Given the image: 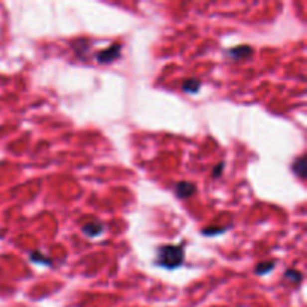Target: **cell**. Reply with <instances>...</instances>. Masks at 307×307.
<instances>
[{
	"mask_svg": "<svg viewBox=\"0 0 307 307\" xmlns=\"http://www.w3.org/2000/svg\"><path fill=\"white\" fill-rule=\"evenodd\" d=\"M184 261V252L180 246H174V244H168V246H162L157 250V258H156V264L168 268V270H174L177 267H180Z\"/></svg>",
	"mask_w": 307,
	"mask_h": 307,
	"instance_id": "6da1fadb",
	"label": "cell"
},
{
	"mask_svg": "<svg viewBox=\"0 0 307 307\" xmlns=\"http://www.w3.org/2000/svg\"><path fill=\"white\" fill-rule=\"evenodd\" d=\"M120 51H122V47L119 44L117 45H111L108 50L98 53L96 54V60L99 63H111V62H114L116 59L120 57Z\"/></svg>",
	"mask_w": 307,
	"mask_h": 307,
	"instance_id": "7a4b0ae2",
	"label": "cell"
},
{
	"mask_svg": "<svg viewBox=\"0 0 307 307\" xmlns=\"http://www.w3.org/2000/svg\"><path fill=\"white\" fill-rule=\"evenodd\" d=\"M83 232L90 238L99 237L104 232V223H101L99 220H92L83 226Z\"/></svg>",
	"mask_w": 307,
	"mask_h": 307,
	"instance_id": "3957f363",
	"label": "cell"
},
{
	"mask_svg": "<svg viewBox=\"0 0 307 307\" xmlns=\"http://www.w3.org/2000/svg\"><path fill=\"white\" fill-rule=\"evenodd\" d=\"M195 184L193 183H187V181H181L175 184V195L178 198H189L193 195L195 192Z\"/></svg>",
	"mask_w": 307,
	"mask_h": 307,
	"instance_id": "277c9868",
	"label": "cell"
},
{
	"mask_svg": "<svg viewBox=\"0 0 307 307\" xmlns=\"http://www.w3.org/2000/svg\"><path fill=\"white\" fill-rule=\"evenodd\" d=\"M250 54H252V48L249 45H240V47L231 48L228 51V56L234 60H243V59L249 57Z\"/></svg>",
	"mask_w": 307,
	"mask_h": 307,
	"instance_id": "5b68a950",
	"label": "cell"
},
{
	"mask_svg": "<svg viewBox=\"0 0 307 307\" xmlns=\"http://www.w3.org/2000/svg\"><path fill=\"white\" fill-rule=\"evenodd\" d=\"M292 171L294 174H297L301 180L306 178V157L300 156L298 159H295V162L292 163Z\"/></svg>",
	"mask_w": 307,
	"mask_h": 307,
	"instance_id": "8992f818",
	"label": "cell"
},
{
	"mask_svg": "<svg viewBox=\"0 0 307 307\" xmlns=\"http://www.w3.org/2000/svg\"><path fill=\"white\" fill-rule=\"evenodd\" d=\"M201 89V81L196 80V78H189L183 83V90L190 93V95H195L198 93V90Z\"/></svg>",
	"mask_w": 307,
	"mask_h": 307,
	"instance_id": "52a82bcc",
	"label": "cell"
},
{
	"mask_svg": "<svg viewBox=\"0 0 307 307\" xmlns=\"http://www.w3.org/2000/svg\"><path fill=\"white\" fill-rule=\"evenodd\" d=\"M285 279L289 280L291 283H300L301 279H303V274L298 270H288L285 273Z\"/></svg>",
	"mask_w": 307,
	"mask_h": 307,
	"instance_id": "ba28073f",
	"label": "cell"
},
{
	"mask_svg": "<svg viewBox=\"0 0 307 307\" xmlns=\"http://www.w3.org/2000/svg\"><path fill=\"white\" fill-rule=\"evenodd\" d=\"M273 268H274V262H262V264H259V265L255 268V271H256V274L264 276V274H267L268 271H271Z\"/></svg>",
	"mask_w": 307,
	"mask_h": 307,
	"instance_id": "9c48e42d",
	"label": "cell"
},
{
	"mask_svg": "<svg viewBox=\"0 0 307 307\" xmlns=\"http://www.w3.org/2000/svg\"><path fill=\"white\" fill-rule=\"evenodd\" d=\"M223 231H225V228H219V229H204L202 234H204V235H216V234H220V232H223Z\"/></svg>",
	"mask_w": 307,
	"mask_h": 307,
	"instance_id": "30bf717a",
	"label": "cell"
},
{
	"mask_svg": "<svg viewBox=\"0 0 307 307\" xmlns=\"http://www.w3.org/2000/svg\"><path fill=\"white\" fill-rule=\"evenodd\" d=\"M32 259H33V261H39V262H47V264H50V259H47V258H44V256H39L38 253L32 255Z\"/></svg>",
	"mask_w": 307,
	"mask_h": 307,
	"instance_id": "8fae6325",
	"label": "cell"
},
{
	"mask_svg": "<svg viewBox=\"0 0 307 307\" xmlns=\"http://www.w3.org/2000/svg\"><path fill=\"white\" fill-rule=\"evenodd\" d=\"M222 166H223V163H219V165H217V168H216V171H214V177H217V175L220 174V171H222Z\"/></svg>",
	"mask_w": 307,
	"mask_h": 307,
	"instance_id": "7c38bea8",
	"label": "cell"
}]
</instances>
